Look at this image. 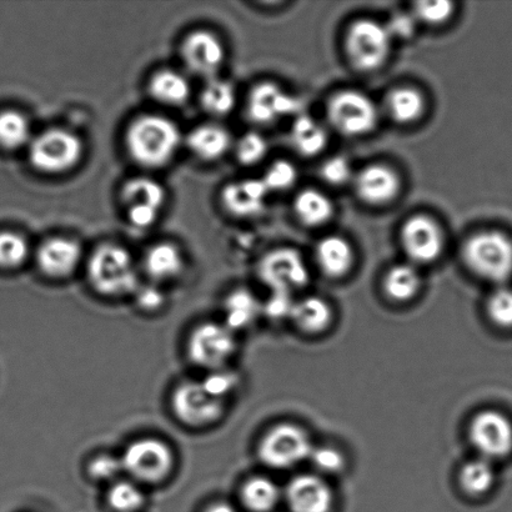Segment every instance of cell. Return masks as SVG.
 <instances>
[{"label":"cell","mask_w":512,"mask_h":512,"mask_svg":"<svg viewBox=\"0 0 512 512\" xmlns=\"http://www.w3.org/2000/svg\"><path fill=\"white\" fill-rule=\"evenodd\" d=\"M182 133L172 119L142 115L129 125L125 147L130 158L144 168H162L177 154Z\"/></svg>","instance_id":"6da1fadb"},{"label":"cell","mask_w":512,"mask_h":512,"mask_svg":"<svg viewBox=\"0 0 512 512\" xmlns=\"http://www.w3.org/2000/svg\"><path fill=\"white\" fill-rule=\"evenodd\" d=\"M88 278L93 288L105 296L128 295L140 286L133 256L114 244H104L95 250L89 259Z\"/></svg>","instance_id":"7a4b0ae2"},{"label":"cell","mask_w":512,"mask_h":512,"mask_svg":"<svg viewBox=\"0 0 512 512\" xmlns=\"http://www.w3.org/2000/svg\"><path fill=\"white\" fill-rule=\"evenodd\" d=\"M465 264L479 278L504 283L512 275V240L500 232L475 234L464 245Z\"/></svg>","instance_id":"3957f363"},{"label":"cell","mask_w":512,"mask_h":512,"mask_svg":"<svg viewBox=\"0 0 512 512\" xmlns=\"http://www.w3.org/2000/svg\"><path fill=\"white\" fill-rule=\"evenodd\" d=\"M82 155V140L67 129L45 130L30 143V163L42 173L68 172L80 162Z\"/></svg>","instance_id":"277c9868"},{"label":"cell","mask_w":512,"mask_h":512,"mask_svg":"<svg viewBox=\"0 0 512 512\" xmlns=\"http://www.w3.org/2000/svg\"><path fill=\"white\" fill-rule=\"evenodd\" d=\"M120 459L124 473L144 484L162 483L174 466L173 450L163 440L155 438L133 441Z\"/></svg>","instance_id":"5b68a950"},{"label":"cell","mask_w":512,"mask_h":512,"mask_svg":"<svg viewBox=\"0 0 512 512\" xmlns=\"http://www.w3.org/2000/svg\"><path fill=\"white\" fill-rule=\"evenodd\" d=\"M313 450L304 429L293 424H280L261 439L258 454L261 463L269 468L283 470L310 459Z\"/></svg>","instance_id":"8992f818"},{"label":"cell","mask_w":512,"mask_h":512,"mask_svg":"<svg viewBox=\"0 0 512 512\" xmlns=\"http://www.w3.org/2000/svg\"><path fill=\"white\" fill-rule=\"evenodd\" d=\"M346 53L361 72L381 67L390 53L391 37L384 25L363 19L351 25L346 34Z\"/></svg>","instance_id":"52a82bcc"},{"label":"cell","mask_w":512,"mask_h":512,"mask_svg":"<svg viewBox=\"0 0 512 512\" xmlns=\"http://www.w3.org/2000/svg\"><path fill=\"white\" fill-rule=\"evenodd\" d=\"M237 349L235 333L227 325L205 323L190 335L188 354L190 360L209 371L224 369Z\"/></svg>","instance_id":"ba28073f"},{"label":"cell","mask_w":512,"mask_h":512,"mask_svg":"<svg viewBox=\"0 0 512 512\" xmlns=\"http://www.w3.org/2000/svg\"><path fill=\"white\" fill-rule=\"evenodd\" d=\"M172 409L183 424L202 428L222 418L225 401L210 394L202 381H185L174 390Z\"/></svg>","instance_id":"9c48e42d"},{"label":"cell","mask_w":512,"mask_h":512,"mask_svg":"<svg viewBox=\"0 0 512 512\" xmlns=\"http://www.w3.org/2000/svg\"><path fill=\"white\" fill-rule=\"evenodd\" d=\"M328 117L339 133L346 137H360L375 128L378 110L366 95L346 90L330 100Z\"/></svg>","instance_id":"30bf717a"},{"label":"cell","mask_w":512,"mask_h":512,"mask_svg":"<svg viewBox=\"0 0 512 512\" xmlns=\"http://www.w3.org/2000/svg\"><path fill=\"white\" fill-rule=\"evenodd\" d=\"M259 276L273 293L293 294L309 283L303 258L293 249H278L260 261Z\"/></svg>","instance_id":"8fae6325"},{"label":"cell","mask_w":512,"mask_h":512,"mask_svg":"<svg viewBox=\"0 0 512 512\" xmlns=\"http://www.w3.org/2000/svg\"><path fill=\"white\" fill-rule=\"evenodd\" d=\"M470 441L483 459L506 458L512 453V423L499 411H483L471 421Z\"/></svg>","instance_id":"7c38bea8"},{"label":"cell","mask_w":512,"mask_h":512,"mask_svg":"<svg viewBox=\"0 0 512 512\" xmlns=\"http://www.w3.org/2000/svg\"><path fill=\"white\" fill-rule=\"evenodd\" d=\"M182 58L190 72L213 79L224 63V45L212 32L197 30L184 39Z\"/></svg>","instance_id":"4fadbf2b"},{"label":"cell","mask_w":512,"mask_h":512,"mask_svg":"<svg viewBox=\"0 0 512 512\" xmlns=\"http://www.w3.org/2000/svg\"><path fill=\"white\" fill-rule=\"evenodd\" d=\"M405 253L415 263L428 264L443 253L444 239L439 225L428 217H414L401 230Z\"/></svg>","instance_id":"5bb4252c"},{"label":"cell","mask_w":512,"mask_h":512,"mask_svg":"<svg viewBox=\"0 0 512 512\" xmlns=\"http://www.w3.org/2000/svg\"><path fill=\"white\" fill-rule=\"evenodd\" d=\"M300 107L299 99L293 95L286 94L275 84L263 83L250 93L247 114L253 123L269 125L298 113Z\"/></svg>","instance_id":"9a60e30c"},{"label":"cell","mask_w":512,"mask_h":512,"mask_svg":"<svg viewBox=\"0 0 512 512\" xmlns=\"http://www.w3.org/2000/svg\"><path fill=\"white\" fill-rule=\"evenodd\" d=\"M285 496L293 512H330L333 508V491L316 475L296 476L286 488Z\"/></svg>","instance_id":"2e32d148"},{"label":"cell","mask_w":512,"mask_h":512,"mask_svg":"<svg viewBox=\"0 0 512 512\" xmlns=\"http://www.w3.org/2000/svg\"><path fill=\"white\" fill-rule=\"evenodd\" d=\"M82 259V248L68 238L48 239L37 252L38 268L52 279H63L72 275Z\"/></svg>","instance_id":"e0dca14e"},{"label":"cell","mask_w":512,"mask_h":512,"mask_svg":"<svg viewBox=\"0 0 512 512\" xmlns=\"http://www.w3.org/2000/svg\"><path fill=\"white\" fill-rule=\"evenodd\" d=\"M263 180L245 179L229 184L222 193V203L230 214L250 218L260 214L269 194Z\"/></svg>","instance_id":"ac0fdd59"},{"label":"cell","mask_w":512,"mask_h":512,"mask_svg":"<svg viewBox=\"0 0 512 512\" xmlns=\"http://www.w3.org/2000/svg\"><path fill=\"white\" fill-rule=\"evenodd\" d=\"M355 189L363 202L381 205L389 203L398 195L400 182L393 170L383 165H373L365 168L355 178Z\"/></svg>","instance_id":"d6986e66"},{"label":"cell","mask_w":512,"mask_h":512,"mask_svg":"<svg viewBox=\"0 0 512 512\" xmlns=\"http://www.w3.org/2000/svg\"><path fill=\"white\" fill-rule=\"evenodd\" d=\"M187 144L195 157L205 162H213L228 153L232 137L228 130L220 125L205 124L192 130L188 135Z\"/></svg>","instance_id":"ffe728a7"},{"label":"cell","mask_w":512,"mask_h":512,"mask_svg":"<svg viewBox=\"0 0 512 512\" xmlns=\"http://www.w3.org/2000/svg\"><path fill=\"white\" fill-rule=\"evenodd\" d=\"M144 269L155 281L177 278L184 269L182 252L172 243L154 245L145 254Z\"/></svg>","instance_id":"44dd1931"},{"label":"cell","mask_w":512,"mask_h":512,"mask_svg":"<svg viewBox=\"0 0 512 512\" xmlns=\"http://www.w3.org/2000/svg\"><path fill=\"white\" fill-rule=\"evenodd\" d=\"M149 93L160 104L180 107L188 102L192 88L184 75L172 69H164L150 79Z\"/></svg>","instance_id":"7402d4cb"},{"label":"cell","mask_w":512,"mask_h":512,"mask_svg":"<svg viewBox=\"0 0 512 512\" xmlns=\"http://www.w3.org/2000/svg\"><path fill=\"white\" fill-rule=\"evenodd\" d=\"M261 311H263V305L255 298L252 291L247 289L235 290L225 300L224 324L234 333L238 330L247 329L258 319Z\"/></svg>","instance_id":"603a6c76"},{"label":"cell","mask_w":512,"mask_h":512,"mask_svg":"<svg viewBox=\"0 0 512 512\" xmlns=\"http://www.w3.org/2000/svg\"><path fill=\"white\" fill-rule=\"evenodd\" d=\"M316 260L326 275L330 278H340L348 273L353 265V249L343 238H325L316 248Z\"/></svg>","instance_id":"cb8c5ba5"},{"label":"cell","mask_w":512,"mask_h":512,"mask_svg":"<svg viewBox=\"0 0 512 512\" xmlns=\"http://www.w3.org/2000/svg\"><path fill=\"white\" fill-rule=\"evenodd\" d=\"M290 318L305 333L318 334L328 329L331 319H333V311L323 299L310 296V298L295 303Z\"/></svg>","instance_id":"d4e9b609"},{"label":"cell","mask_w":512,"mask_h":512,"mask_svg":"<svg viewBox=\"0 0 512 512\" xmlns=\"http://www.w3.org/2000/svg\"><path fill=\"white\" fill-rule=\"evenodd\" d=\"M167 198L165 189L154 179L138 177L123 185V203L130 207H149L162 210Z\"/></svg>","instance_id":"484cf974"},{"label":"cell","mask_w":512,"mask_h":512,"mask_svg":"<svg viewBox=\"0 0 512 512\" xmlns=\"http://www.w3.org/2000/svg\"><path fill=\"white\" fill-rule=\"evenodd\" d=\"M296 217L308 227H320L333 217V204L323 193L306 189L295 199Z\"/></svg>","instance_id":"4316f807"},{"label":"cell","mask_w":512,"mask_h":512,"mask_svg":"<svg viewBox=\"0 0 512 512\" xmlns=\"http://www.w3.org/2000/svg\"><path fill=\"white\" fill-rule=\"evenodd\" d=\"M328 137L321 125L308 115H300L291 129V143L304 157H314L325 148Z\"/></svg>","instance_id":"83f0119b"},{"label":"cell","mask_w":512,"mask_h":512,"mask_svg":"<svg viewBox=\"0 0 512 512\" xmlns=\"http://www.w3.org/2000/svg\"><path fill=\"white\" fill-rule=\"evenodd\" d=\"M279 486L273 480L256 476L243 485L242 500L245 506L253 512H270L280 501Z\"/></svg>","instance_id":"f1b7e54d"},{"label":"cell","mask_w":512,"mask_h":512,"mask_svg":"<svg viewBox=\"0 0 512 512\" xmlns=\"http://www.w3.org/2000/svg\"><path fill=\"white\" fill-rule=\"evenodd\" d=\"M424 104L423 95L411 88L396 89L386 99L390 117L400 124L413 123L419 119L424 112Z\"/></svg>","instance_id":"f546056e"},{"label":"cell","mask_w":512,"mask_h":512,"mask_svg":"<svg viewBox=\"0 0 512 512\" xmlns=\"http://www.w3.org/2000/svg\"><path fill=\"white\" fill-rule=\"evenodd\" d=\"M200 102L205 112L214 117H224L233 112L237 95L233 85L227 80L213 78L205 85Z\"/></svg>","instance_id":"4dcf8cb0"},{"label":"cell","mask_w":512,"mask_h":512,"mask_svg":"<svg viewBox=\"0 0 512 512\" xmlns=\"http://www.w3.org/2000/svg\"><path fill=\"white\" fill-rule=\"evenodd\" d=\"M420 275L411 265H398L389 270L384 288L389 298L395 301H409L420 289Z\"/></svg>","instance_id":"1f68e13d"},{"label":"cell","mask_w":512,"mask_h":512,"mask_svg":"<svg viewBox=\"0 0 512 512\" xmlns=\"http://www.w3.org/2000/svg\"><path fill=\"white\" fill-rule=\"evenodd\" d=\"M30 124L18 110L7 109L0 112V147L18 149L30 142Z\"/></svg>","instance_id":"d6a6232c"},{"label":"cell","mask_w":512,"mask_h":512,"mask_svg":"<svg viewBox=\"0 0 512 512\" xmlns=\"http://www.w3.org/2000/svg\"><path fill=\"white\" fill-rule=\"evenodd\" d=\"M495 471L486 459L471 460L460 473V485L466 494L480 496L493 488Z\"/></svg>","instance_id":"836d02e7"},{"label":"cell","mask_w":512,"mask_h":512,"mask_svg":"<svg viewBox=\"0 0 512 512\" xmlns=\"http://www.w3.org/2000/svg\"><path fill=\"white\" fill-rule=\"evenodd\" d=\"M144 494L132 481H117L108 493L110 508L117 512H135L144 505Z\"/></svg>","instance_id":"e575fe53"},{"label":"cell","mask_w":512,"mask_h":512,"mask_svg":"<svg viewBox=\"0 0 512 512\" xmlns=\"http://www.w3.org/2000/svg\"><path fill=\"white\" fill-rule=\"evenodd\" d=\"M29 255V245L22 235L14 232H0V266L14 269L23 265Z\"/></svg>","instance_id":"d590c367"},{"label":"cell","mask_w":512,"mask_h":512,"mask_svg":"<svg viewBox=\"0 0 512 512\" xmlns=\"http://www.w3.org/2000/svg\"><path fill=\"white\" fill-rule=\"evenodd\" d=\"M488 314L500 328H512V289L500 288L490 296Z\"/></svg>","instance_id":"8d00e7d4"},{"label":"cell","mask_w":512,"mask_h":512,"mask_svg":"<svg viewBox=\"0 0 512 512\" xmlns=\"http://www.w3.org/2000/svg\"><path fill=\"white\" fill-rule=\"evenodd\" d=\"M268 153V143L258 133H247L238 140L235 154L240 163L254 165L261 162Z\"/></svg>","instance_id":"74e56055"},{"label":"cell","mask_w":512,"mask_h":512,"mask_svg":"<svg viewBox=\"0 0 512 512\" xmlns=\"http://www.w3.org/2000/svg\"><path fill=\"white\" fill-rule=\"evenodd\" d=\"M298 178V173L293 164L279 160L275 162L265 173L263 183L269 192H284L293 187Z\"/></svg>","instance_id":"f35d334b"},{"label":"cell","mask_w":512,"mask_h":512,"mask_svg":"<svg viewBox=\"0 0 512 512\" xmlns=\"http://www.w3.org/2000/svg\"><path fill=\"white\" fill-rule=\"evenodd\" d=\"M454 12V4L440 0V2H421L415 5V18L425 24L439 25L445 23Z\"/></svg>","instance_id":"ab89813d"},{"label":"cell","mask_w":512,"mask_h":512,"mask_svg":"<svg viewBox=\"0 0 512 512\" xmlns=\"http://www.w3.org/2000/svg\"><path fill=\"white\" fill-rule=\"evenodd\" d=\"M88 471L90 478L97 481L117 480L120 473H124L122 459L108 454L99 455L90 461Z\"/></svg>","instance_id":"60d3db41"},{"label":"cell","mask_w":512,"mask_h":512,"mask_svg":"<svg viewBox=\"0 0 512 512\" xmlns=\"http://www.w3.org/2000/svg\"><path fill=\"white\" fill-rule=\"evenodd\" d=\"M238 379L233 373H228L227 370L210 371V374L202 381L204 388L210 394L220 400L227 399V396L232 393L237 386Z\"/></svg>","instance_id":"b9f144b4"},{"label":"cell","mask_w":512,"mask_h":512,"mask_svg":"<svg viewBox=\"0 0 512 512\" xmlns=\"http://www.w3.org/2000/svg\"><path fill=\"white\" fill-rule=\"evenodd\" d=\"M315 468L321 473L334 474L344 468L345 460L340 451L331 448L314 449L310 455Z\"/></svg>","instance_id":"7bdbcfd3"},{"label":"cell","mask_w":512,"mask_h":512,"mask_svg":"<svg viewBox=\"0 0 512 512\" xmlns=\"http://www.w3.org/2000/svg\"><path fill=\"white\" fill-rule=\"evenodd\" d=\"M321 177L331 185H344L351 179V165L343 157H334L321 168Z\"/></svg>","instance_id":"ee69618b"},{"label":"cell","mask_w":512,"mask_h":512,"mask_svg":"<svg viewBox=\"0 0 512 512\" xmlns=\"http://www.w3.org/2000/svg\"><path fill=\"white\" fill-rule=\"evenodd\" d=\"M295 303L293 296L286 293H273L263 305V311L270 319L280 320L290 318Z\"/></svg>","instance_id":"f6af8a7d"},{"label":"cell","mask_w":512,"mask_h":512,"mask_svg":"<svg viewBox=\"0 0 512 512\" xmlns=\"http://www.w3.org/2000/svg\"><path fill=\"white\" fill-rule=\"evenodd\" d=\"M416 24H418V19L415 18V15L399 13L394 15L385 27L388 29L391 39H409L415 33Z\"/></svg>","instance_id":"bcb514c9"},{"label":"cell","mask_w":512,"mask_h":512,"mask_svg":"<svg viewBox=\"0 0 512 512\" xmlns=\"http://www.w3.org/2000/svg\"><path fill=\"white\" fill-rule=\"evenodd\" d=\"M134 294L139 308L144 311H157L165 301L164 294L155 286H139Z\"/></svg>","instance_id":"7dc6e473"},{"label":"cell","mask_w":512,"mask_h":512,"mask_svg":"<svg viewBox=\"0 0 512 512\" xmlns=\"http://www.w3.org/2000/svg\"><path fill=\"white\" fill-rule=\"evenodd\" d=\"M160 210L149 207L128 208L129 222L139 229H147L157 222Z\"/></svg>","instance_id":"c3c4849f"},{"label":"cell","mask_w":512,"mask_h":512,"mask_svg":"<svg viewBox=\"0 0 512 512\" xmlns=\"http://www.w3.org/2000/svg\"><path fill=\"white\" fill-rule=\"evenodd\" d=\"M205 512H237L233 508V506H230L229 504L225 503H218L210 506V508Z\"/></svg>","instance_id":"681fc988"}]
</instances>
